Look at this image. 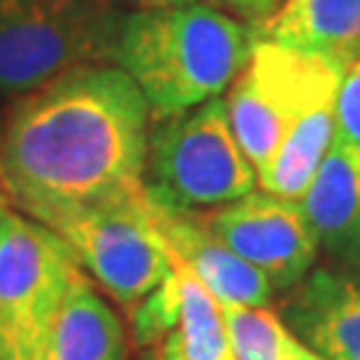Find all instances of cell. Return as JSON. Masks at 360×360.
<instances>
[{"mask_svg": "<svg viewBox=\"0 0 360 360\" xmlns=\"http://www.w3.org/2000/svg\"><path fill=\"white\" fill-rule=\"evenodd\" d=\"M150 107L117 65H83L16 96L3 120L0 193L40 224L144 195Z\"/></svg>", "mask_w": 360, "mask_h": 360, "instance_id": "6da1fadb", "label": "cell"}, {"mask_svg": "<svg viewBox=\"0 0 360 360\" xmlns=\"http://www.w3.org/2000/svg\"><path fill=\"white\" fill-rule=\"evenodd\" d=\"M248 22L206 3L123 13L115 65L147 99L150 117L181 115L217 99L245 67L254 49Z\"/></svg>", "mask_w": 360, "mask_h": 360, "instance_id": "7a4b0ae2", "label": "cell"}, {"mask_svg": "<svg viewBox=\"0 0 360 360\" xmlns=\"http://www.w3.org/2000/svg\"><path fill=\"white\" fill-rule=\"evenodd\" d=\"M144 195L184 214H203L257 190V168L235 139L224 99H208L147 134Z\"/></svg>", "mask_w": 360, "mask_h": 360, "instance_id": "3957f363", "label": "cell"}, {"mask_svg": "<svg viewBox=\"0 0 360 360\" xmlns=\"http://www.w3.org/2000/svg\"><path fill=\"white\" fill-rule=\"evenodd\" d=\"M115 0H0V94L27 91L83 65H115Z\"/></svg>", "mask_w": 360, "mask_h": 360, "instance_id": "277c9868", "label": "cell"}, {"mask_svg": "<svg viewBox=\"0 0 360 360\" xmlns=\"http://www.w3.org/2000/svg\"><path fill=\"white\" fill-rule=\"evenodd\" d=\"M257 38V35H254ZM345 65L257 38L245 67L230 83L227 115L251 166L262 168L309 107L334 102Z\"/></svg>", "mask_w": 360, "mask_h": 360, "instance_id": "5b68a950", "label": "cell"}, {"mask_svg": "<svg viewBox=\"0 0 360 360\" xmlns=\"http://www.w3.org/2000/svg\"><path fill=\"white\" fill-rule=\"evenodd\" d=\"M80 272L56 232L13 206L0 208V360H38Z\"/></svg>", "mask_w": 360, "mask_h": 360, "instance_id": "8992f818", "label": "cell"}, {"mask_svg": "<svg viewBox=\"0 0 360 360\" xmlns=\"http://www.w3.org/2000/svg\"><path fill=\"white\" fill-rule=\"evenodd\" d=\"M65 240L77 264L102 283L107 294L136 304L166 281L171 259L150 217L147 195L126 203L75 208L46 221Z\"/></svg>", "mask_w": 360, "mask_h": 360, "instance_id": "52a82bcc", "label": "cell"}, {"mask_svg": "<svg viewBox=\"0 0 360 360\" xmlns=\"http://www.w3.org/2000/svg\"><path fill=\"white\" fill-rule=\"evenodd\" d=\"M224 245L257 267L275 291H291L307 278L321 254L299 200H285L264 190L198 214Z\"/></svg>", "mask_w": 360, "mask_h": 360, "instance_id": "ba28073f", "label": "cell"}, {"mask_svg": "<svg viewBox=\"0 0 360 360\" xmlns=\"http://www.w3.org/2000/svg\"><path fill=\"white\" fill-rule=\"evenodd\" d=\"M168 259L166 281L136 302L134 339L158 345L155 360H235L217 296L179 259Z\"/></svg>", "mask_w": 360, "mask_h": 360, "instance_id": "9c48e42d", "label": "cell"}, {"mask_svg": "<svg viewBox=\"0 0 360 360\" xmlns=\"http://www.w3.org/2000/svg\"><path fill=\"white\" fill-rule=\"evenodd\" d=\"M150 217L168 254L179 259L217 296L219 304L270 307L275 294L270 281L243 257H238L230 245L221 243L214 232L206 230L198 214L168 211L150 200Z\"/></svg>", "mask_w": 360, "mask_h": 360, "instance_id": "30bf717a", "label": "cell"}, {"mask_svg": "<svg viewBox=\"0 0 360 360\" xmlns=\"http://www.w3.org/2000/svg\"><path fill=\"white\" fill-rule=\"evenodd\" d=\"M281 318L326 360H360V272L312 267L285 291Z\"/></svg>", "mask_w": 360, "mask_h": 360, "instance_id": "8fae6325", "label": "cell"}, {"mask_svg": "<svg viewBox=\"0 0 360 360\" xmlns=\"http://www.w3.org/2000/svg\"><path fill=\"white\" fill-rule=\"evenodd\" d=\"M299 206L321 251L360 272V144L336 134Z\"/></svg>", "mask_w": 360, "mask_h": 360, "instance_id": "7c38bea8", "label": "cell"}, {"mask_svg": "<svg viewBox=\"0 0 360 360\" xmlns=\"http://www.w3.org/2000/svg\"><path fill=\"white\" fill-rule=\"evenodd\" d=\"M254 35L339 65L360 56V0H285Z\"/></svg>", "mask_w": 360, "mask_h": 360, "instance_id": "4fadbf2b", "label": "cell"}, {"mask_svg": "<svg viewBox=\"0 0 360 360\" xmlns=\"http://www.w3.org/2000/svg\"><path fill=\"white\" fill-rule=\"evenodd\" d=\"M38 360H126V334L115 309L83 272L70 285Z\"/></svg>", "mask_w": 360, "mask_h": 360, "instance_id": "5bb4252c", "label": "cell"}, {"mask_svg": "<svg viewBox=\"0 0 360 360\" xmlns=\"http://www.w3.org/2000/svg\"><path fill=\"white\" fill-rule=\"evenodd\" d=\"M334 107L336 99L315 104L291 126L281 147L257 171V184L264 193L302 200L336 136Z\"/></svg>", "mask_w": 360, "mask_h": 360, "instance_id": "9a60e30c", "label": "cell"}, {"mask_svg": "<svg viewBox=\"0 0 360 360\" xmlns=\"http://www.w3.org/2000/svg\"><path fill=\"white\" fill-rule=\"evenodd\" d=\"M235 360H304L307 345L267 307L221 304Z\"/></svg>", "mask_w": 360, "mask_h": 360, "instance_id": "2e32d148", "label": "cell"}, {"mask_svg": "<svg viewBox=\"0 0 360 360\" xmlns=\"http://www.w3.org/2000/svg\"><path fill=\"white\" fill-rule=\"evenodd\" d=\"M336 134L360 144V56L345 65L342 83L336 91Z\"/></svg>", "mask_w": 360, "mask_h": 360, "instance_id": "e0dca14e", "label": "cell"}, {"mask_svg": "<svg viewBox=\"0 0 360 360\" xmlns=\"http://www.w3.org/2000/svg\"><path fill=\"white\" fill-rule=\"evenodd\" d=\"M285 0H206V6L217 8V11L235 16L248 25H259L264 19H270L272 13L281 11Z\"/></svg>", "mask_w": 360, "mask_h": 360, "instance_id": "ac0fdd59", "label": "cell"}, {"mask_svg": "<svg viewBox=\"0 0 360 360\" xmlns=\"http://www.w3.org/2000/svg\"><path fill=\"white\" fill-rule=\"evenodd\" d=\"M117 6H131L134 11L139 8H168V6H187L195 0H115Z\"/></svg>", "mask_w": 360, "mask_h": 360, "instance_id": "d6986e66", "label": "cell"}, {"mask_svg": "<svg viewBox=\"0 0 360 360\" xmlns=\"http://www.w3.org/2000/svg\"><path fill=\"white\" fill-rule=\"evenodd\" d=\"M304 360H326V358H321L318 352H312V349L307 347V352H304Z\"/></svg>", "mask_w": 360, "mask_h": 360, "instance_id": "ffe728a7", "label": "cell"}, {"mask_svg": "<svg viewBox=\"0 0 360 360\" xmlns=\"http://www.w3.org/2000/svg\"><path fill=\"white\" fill-rule=\"evenodd\" d=\"M3 206H8V200H6L3 195H0V208H3Z\"/></svg>", "mask_w": 360, "mask_h": 360, "instance_id": "44dd1931", "label": "cell"}, {"mask_svg": "<svg viewBox=\"0 0 360 360\" xmlns=\"http://www.w3.org/2000/svg\"><path fill=\"white\" fill-rule=\"evenodd\" d=\"M0 139H3V120H0ZM3 195V193H0Z\"/></svg>", "mask_w": 360, "mask_h": 360, "instance_id": "7402d4cb", "label": "cell"}, {"mask_svg": "<svg viewBox=\"0 0 360 360\" xmlns=\"http://www.w3.org/2000/svg\"><path fill=\"white\" fill-rule=\"evenodd\" d=\"M150 360H155V358H150Z\"/></svg>", "mask_w": 360, "mask_h": 360, "instance_id": "603a6c76", "label": "cell"}]
</instances>
